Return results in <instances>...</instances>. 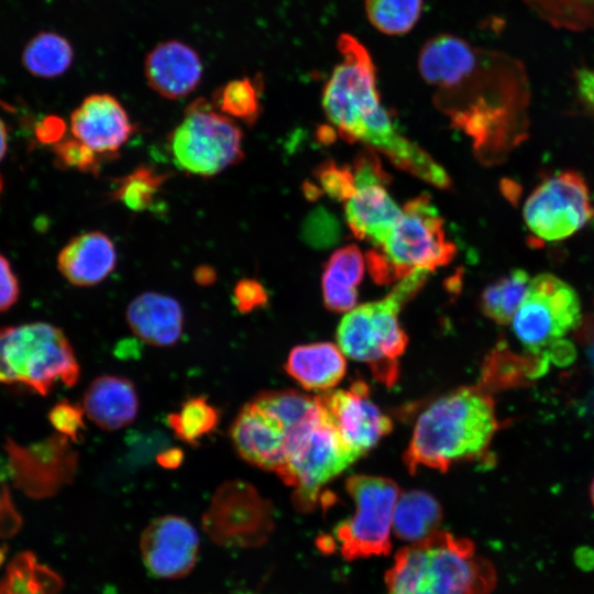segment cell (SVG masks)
<instances>
[{
  "instance_id": "1",
  "label": "cell",
  "mask_w": 594,
  "mask_h": 594,
  "mask_svg": "<svg viewBox=\"0 0 594 594\" xmlns=\"http://www.w3.org/2000/svg\"><path fill=\"white\" fill-rule=\"evenodd\" d=\"M418 69L427 84L438 88L442 101L453 99L454 123L479 146L522 139L530 88L516 57L440 34L420 50Z\"/></svg>"
},
{
  "instance_id": "2",
  "label": "cell",
  "mask_w": 594,
  "mask_h": 594,
  "mask_svg": "<svg viewBox=\"0 0 594 594\" xmlns=\"http://www.w3.org/2000/svg\"><path fill=\"white\" fill-rule=\"evenodd\" d=\"M341 62L322 91V107L330 122L348 141H362L383 152L397 167L406 164L417 145L399 133L382 106L376 69L367 48L353 35L338 40Z\"/></svg>"
},
{
  "instance_id": "3",
  "label": "cell",
  "mask_w": 594,
  "mask_h": 594,
  "mask_svg": "<svg viewBox=\"0 0 594 594\" xmlns=\"http://www.w3.org/2000/svg\"><path fill=\"white\" fill-rule=\"evenodd\" d=\"M497 430L494 403L481 387H461L421 413L403 455L408 471L419 466L447 471L453 463L479 458Z\"/></svg>"
},
{
  "instance_id": "4",
  "label": "cell",
  "mask_w": 594,
  "mask_h": 594,
  "mask_svg": "<svg viewBox=\"0 0 594 594\" xmlns=\"http://www.w3.org/2000/svg\"><path fill=\"white\" fill-rule=\"evenodd\" d=\"M385 583L386 594H490L496 572L471 540L435 531L396 553Z\"/></svg>"
},
{
  "instance_id": "5",
  "label": "cell",
  "mask_w": 594,
  "mask_h": 594,
  "mask_svg": "<svg viewBox=\"0 0 594 594\" xmlns=\"http://www.w3.org/2000/svg\"><path fill=\"white\" fill-rule=\"evenodd\" d=\"M429 273L416 270L383 299L354 307L339 323L337 339L343 354L367 364L374 378L387 387L398 378V358L408 343L398 314L425 285Z\"/></svg>"
},
{
  "instance_id": "6",
  "label": "cell",
  "mask_w": 594,
  "mask_h": 594,
  "mask_svg": "<svg viewBox=\"0 0 594 594\" xmlns=\"http://www.w3.org/2000/svg\"><path fill=\"white\" fill-rule=\"evenodd\" d=\"M80 369L65 333L46 322L0 328V384H22L46 396L79 380Z\"/></svg>"
},
{
  "instance_id": "7",
  "label": "cell",
  "mask_w": 594,
  "mask_h": 594,
  "mask_svg": "<svg viewBox=\"0 0 594 594\" xmlns=\"http://www.w3.org/2000/svg\"><path fill=\"white\" fill-rule=\"evenodd\" d=\"M175 165L199 177H212L243 157V132L229 116L205 98L194 100L169 136Z\"/></svg>"
},
{
  "instance_id": "8",
  "label": "cell",
  "mask_w": 594,
  "mask_h": 594,
  "mask_svg": "<svg viewBox=\"0 0 594 594\" xmlns=\"http://www.w3.org/2000/svg\"><path fill=\"white\" fill-rule=\"evenodd\" d=\"M359 458L321 410L317 420L289 438L286 462L277 475L294 488L296 508L307 512L317 504L321 487Z\"/></svg>"
},
{
  "instance_id": "9",
  "label": "cell",
  "mask_w": 594,
  "mask_h": 594,
  "mask_svg": "<svg viewBox=\"0 0 594 594\" xmlns=\"http://www.w3.org/2000/svg\"><path fill=\"white\" fill-rule=\"evenodd\" d=\"M396 279L416 270L433 271L450 263L454 244L446 237L443 221L427 195L408 201L403 215L380 246Z\"/></svg>"
},
{
  "instance_id": "10",
  "label": "cell",
  "mask_w": 594,
  "mask_h": 594,
  "mask_svg": "<svg viewBox=\"0 0 594 594\" xmlns=\"http://www.w3.org/2000/svg\"><path fill=\"white\" fill-rule=\"evenodd\" d=\"M345 487L354 502L355 513L336 531L342 556L354 560L387 554L398 486L386 477L352 475Z\"/></svg>"
},
{
  "instance_id": "11",
  "label": "cell",
  "mask_w": 594,
  "mask_h": 594,
  "mask_svg": "<svg viewBox=\"0 0 594 594\" xmlns=\"http://www.w3.org/2000/svg\"><path fill=\"white\" fill-rule=\"evenodd\" d=\"M581 318L576 292L551 274H539L529 282L522 302L513 318L519 341L531 352L552 349Z\"/></svg>"
},
{
  "instance_id": "12",
  "label": "cell",
  "mask_w": 594,
  "mask_h": 594,
  "mask_svg": "<svg viewBox=\"0 0 594 594\" xmlns=\"http://www.w3.org/2000/svg\"><path fill=\"white\" fill-rule=\"evenodd\" d=\"M202 525L218 543L260 544L273 529V508L252 484L227 481L215 492Z\"/></svg>"
},
{
  "instance_id": "13",
  "label": "cell",
  "mask_w": 594,
  "mask_h": 594,
  "mask_svg": "<svg viewBox=\"0 0 594 594\" xmlns=\"http://www.w3.org/2000/svg\"><path fill=\"white\" fill-rule=\"evenodd\" d=\"M590 193L575 172L559 173L539 185L526 200L524 219L529 230L547 241L562 240L593 217Z\"/></svg>"
},
{
  "instance_id": "14",
  "label": "cell",
  "mask_w": 594,
  "mask_h": 594,
  "mask_svg": "<svg viewBox=\"0 0 594 594\" xmlns=\"http://www.w3.org/2000/svg\"><path fill=\"white\" fill-rule=\"evenodd\" d=\"M6 450L15 486L31 497L54 495L75 476L78 454L63 435L30 447L8 441Z\"/></svg>"
},
{
  "instance_id": "15",
  "label": "cell",
  "mask_w": 594,
  "mask_h": 594,
  "mask_svg": "<svg viewBox=\"0 0 594 594\" xmlns=\"http://www.w3.org/2000/svg\"><path fill=\"white\" fill-rule=\"evenodd\" d=\"M353 175L355 193L345 205L348 224L358 239H365L381 246L400 219L403 210L386 191L384 185L388 175L374 155H360L355 161Z\"/></svg>"
},
{
  "instance_id": "16",
  "label": "cell",
  "mask_w": 594,
  "mask_h": 594,
  "mask_svg": "<svg viewBox=\"0 0 594 594\" xmlns=\"http://www.w3.org/2000/svg\"><path fill=\"white\" fill-rule=\"evenodd\" d=\"M315 398L341 439L360 458L392 430L391 419L370 399L362 381L354 382L349 389Z\"/></svg>"
},
{
  "instance_id": "17",
  "label": "cell",
  "mask_w": 594,
  "mask_h": 594,
  "mask_svg": "<svg viewBox=\"0 0 594 594\" xmlns=\"http://www.w3.org/2000/svg\"><path fill=\"white\" fill-rule=\"evenodd\" d=\"M140 549L148 572L162 579H177L194 568L199 550L195 527L185 518L166 515L144 529Z\"/></svg>"
},
{
  "instance_id": "18",
  "label": "cell",
  "mask_w": 594,
  "mask_h": 594,
  "mask_svg": "<svg viewBox=\"0 0 594 594\" xmlns=\"http://www.w3.org/2000/svg\"><path fill=\"white\" fill-rule=\"evenodd\" d=\"M72 136L98 154L113 157L134 133V125L112 95L100 92L87 96L72 112Z\"/></svg>"
},
{
  "instance_id": "19",
  "label": "cell",
  "mask_w": 594,
  "mask_h": 594,
  "mask_svg": "<svg viewBox=\"0 0 594 594\" xmlns=\"http://www.w3.org/2000/svg\"><path fill=\"white\" fill-rule=\"evenodd\" d=\"M230 438L238 454L253 466L277 473L286 462V429L252 400L232 421Z\"/></svg>"
},
{
  "instance_id": "20",
  "label": "cell",
  "mask_w": 594,
  "mask_h": 594,
  "mask_svg": "<svg viewBox=\"0 0 594 594\" xmlns=\"http://www.w3.org/2000/svg\"><path fill=\"white\" fill-rule=\"evenodd\" d=\"M204 73L197 51L179 40L155 45L144 61L147 85L160 96L177 100L187 97L199 86Z\"/></svg>"
},
{
  "instance_id": "21",
  "label": "cell",
  "mask_w": 594,
  "mask_h": 594,
  "mask_svg": "<svg viewBox=\"0 0 594 594\" xmlns=\"http://www.w3.org/2000/svg\"><path fill=\"white\" fill-rule=\"evenodd\" d=\"M117 250L109 235L99 230L82 232L59 251L57 268L64 278L79 287L105 280L117 265Z\"/></svg>"
},
{
  "instance_id": "22",
  "label": "cell",
  "mask_w": 594,
  "mask_h": 594,
  "mask_svg": "<svg viewBox=\"0 0 594 594\" xmlns=\"http://www.w3.org/2000/svg\"><path fill=\"white\" fill-rule=\"evenodd\" d=\"M125 319L141 341L154 346L176 344L184 329V310L179 301L156 292H144L131 300Z\"/></svg>"
},
{
  "instance_id": "23",
  "label": "cell",
  "mask_w": 594,
  "mask_h": 594,
  "mask_svg": "<svg viewBox=\"0 0 594 594\" xmlns=\"http://www.w3.org/2000/svg\"><path fill=\"white\" fill-rule=\"evenodd\" d=\"M139 406L134 384L119 375L98 376L88 385L82 399L85 415L106 431H117L132 424Z\"/></svg>"
},
{
  "instance_id": "24",
  "label": "cell",
  "mask_w": 594,
  "mask_h": 594,
  "mask_svg": "<svg viewBox=\"0 0 594 594\" xmlns=\"http://www.w3.org/2000/svg\"><path fill=\"white\" fill-rule=\"evenodd\" d=\"M346 363L339 346L328 343H310L295 346L288 354L285 371L302 387L327 391L344 376Z\"/></svg>"
},
{
  "instance_id": "25",
  "label": "cell",
  "mask_w": 594,
  "mask_h": 594,
  "mask_svg": "<svg viewBox=\"0 0 594 594\" xmlns=\"http://www.w3.org/2000/svg\"><path fill=\"white\" fill-rule=\"evenodd\" d=\"M364 264L362 253L354 245L333 252L322 275L323 301L328 309L342 312L355 307Z\"/></svg>"
},
{
  "instance_id": "26",
  "label": "cell",
  "mask_w": 594,
  "mask_h": 594,
  "mask_svg": "<svg viewBox=\"0 0 594 594\" xmlns=\"http://www.w3.org/2000/svg\"><path fill=\"white\" fill-rule=\"evenodd\" d=\"M442 509L437 499L422 491L399 493L394 506L392 527L395 535L417 542L437 531Z\"/></svg>"
},
{
  "instance_id": "27",
  "label": "cell",
  "mask_w": 594,
  "mask_h": 594,
  "mask_svg": "<svg viewBox=\"0 0 594 594\" xmlns=\"http://www.w3.org/2000/svg\"><path fill=\"white\" fill-rule=\"evenodd\" d=\"M74 62L70 42L59 33L43 31L22 52V65L33 76L48 79L65 74Z\"/></svg>"
},
{
  "instance_id": "28",
  "label": "cell",
  "mask_w": 594,
  "mask_h": 594,
  "mask_svg": "<svg viewBox=\"0 0 594 594\" xmlns=\"http://www.w3.org/2000/svg\"><path fill=\"white\" fill-rule=\"evenodd\" d=\"M251 400L276 418L286 429L288 438L321 415L315 397L293 389L264 391Z\"/></svg>"
},
{
  "instance_id": "29",
  "label": "cell",
  "mask_w": 594,
  "mask_h": 594,
  "mask_svg": "<svg viewBox=\"0 0 594 594\" xmlns=\"http://www.w3.org/2000/svg\"><path fill=\"white\" fill-rule=\"evenodd\" d=\"M169 176V173L158 172L154 166L140 165L112 180L109 201H118L131 211H145L153 207L157 194Z\"/></svg>"
},
{
  "instance_id": "30",
  "label": "cell",
  "mask_w": 594,
  "mask_h": 594,
  "mask_svg": "<svg viewBox=\"0 0 594 594\" xmlns=\"http://www.w3.org/2000/svg\"><path fill=\"white\" fill-rule=\"evenodd\" d=\"M529 282L527 272L514 270L483 290L481 310L499 324L509 323L525 298Z\"/></svg>"
},
{
  "instance_id": "31",
  "label": "cell",
  "mask_w": 594,
  "mask_h": 594,
  "mask_svg": "<svg viewBox=\"0 0 594 594\" xmlns=\"http://www.w3.org/2000/svg\"><path fill=\"white\" fill-rule=\"evenodd\" d=\"M61 581L32 553L16 556L0 581V594H57Z\"/></svg>"
},
{
  "instance_id": "32",
  "label": "cell",
  "mask_w": 594,
  "mask_h": 594,
  "mask_svg": "<svg viewBox=\"0 0 594 594\" xmlns=\"http://www.w3.org/2000/svg\"><path fill=\"white\" fill-rule=\"evenodd\" d=\"M261 91L258 79L238 78L218 88L212 95V103L222 113L251 127L261 113Z\"/></svg>"
},
{
  "instance_id": "33",
  "label": "cell",
  "mask_w": 594,
  "mask_h": 594,
  "mask_svg": "<svg viewBox=\"0 0 594 594\" xmlns=\"http://www.w3.org/2000/svg\"><path fill=\"white\" fill-rule=\"evenodd\" d=\"M220 421L219 409L204 396L185 400L180 409L167 416V424L175 436L188 444L215 431Z\"/></svg>"
},
{
  "instance_id": "34",
  "label": "cell",
  "mask_w": 594,
  "mask_h": 594,
  "mask_svg": "<svg viewBox=\"0 0 594 594\" xmlns=\"http://www.w3.org/2000/svg\"><path fill=\"white\" fill-rule=\"evenodd\" d=\"M422 6V0H365V13L381 33L403 35L416 25Z\"/></svg>"
},
{
  "instance_id": "35",
  "label": "cell",
  "mask_w": 594,
  "mask_h": 594,
  "mask_svg": "<svg viewBox=\"0 0 594 594\" xmlns=\"http://www.w3.org/2000/svg\"><path fill=\"white\" fill-rule=\"evenodd\" d=\"M527 363L525 359L518 358L505 348L496 346L485 360L479 387L486 392L514 385L527 375L524 366Z\"/></svg>"
},
{
  "instance_id": "36",
  "label": "cell",
  "mask_w": 594,
  "mask_h": 594,
  "mask_svg": "<svg viewBox=\"0 0 594 594\" xmlns=\"http://www.w3.org/2000/svg\"><path fill=\"white\" fill-rule=\"evenodd\" d=\"M526 1L540 15H543L556 0ZM556 8L559 9L551 22L552 24L574 30L594 29V0H558L546 18L548 21L552 16Z\"/></svg>"
},
{
  "instance_id": "37",
  "label": "cell",
  "mask_w": 594,
  "mask_h": 594,
  "mask_svg": "<svg viewBox=\"0 0 594 594\" xmlns=\"http://www.w3.org/2000/svg\"><path fill=\"white\" fill-rule=\"evenodd\" d=\"M53 151L59 165L95 175L98 174L103 158H111L98 154L74 136L56 142Z\"/></svg>"
},
{
  "instance_id": "38",
  "label": "cell",
  "mask_w": 594,
  "mask_h": 594,
  "mask_svg": "<svg viewBox=\"0 0 594 594\" xmlns=\"http://www.w3.org/2000/svg\"><path fill=\"white\" fill-rule=\"evenodd\" d=\"M337 218L324 208L315 209L304 221L302 238L314 248H328L340 239Z\"/></svg>"
},
{
  "instance_id": "39",
  "label": "cell",
  "mask_w": 594,
  "mask_h": 594,
  "mask_svg": "<svg viewBox=\"0 0 594 594\" xmlns=\"http://www.w3.org/2000/svg\"><path fill=\"white\" fill-rule=\"evenodd\" d=\"M317 178L322 189L333 199L348 200L355 193L354 175L349 167L327 162L318 168Z\"/></svg>"
},
{
  "instance_id": "40",
  "label": "cell",
  "mask_w": 594,
  "mask_h": 594,
  "mask_svg": "<svg viewBox=\"0 0 594 594\" xmlns=\"http://www.w3.org/2000/svg\"><path fill=\"white\" fill-rule=\"evenodd\" d=\"M84 415L82 406L63 400L51 409L48 420L59 435L75 442L85 428Z\"/></svg>"
},
{
  "instance_id": "41",
  "label": "cell",
  "mask_w": 594,
  "mask_h": 594,
  "mask_svg": "<svg viewBox=\"0 0 594 594\" xmlns=\"http://www.w3.org/2000/svg\"><path fill=\"white\" fill-rule=\"evenodd\" d=\"M268 294L264 286L254 278H242L233 288V304L241 314H249L265 307Z\"/></svg>"
},
{
  "instance_id": "42",
  "label": "cell",
  "mask_w": 594,
  "mask_h": 594,
  "mask_svg": "<svg viewBox=\"0 0 594 594\" xmlns=\"http://www.w3.org/2000/svg\"><path fill=\"white\" fill-rule=\"evenodd\" d=\"M19 283L8 260L0 254V312L12 307L19 297Z\"/></svg>"
},
{
  "instance_id": "43",
  "label": "cell",
  "mask_w": 594,
  "mask_h": 594,
  "mask_svg": "<svg viewBox=\"0 0 594 594\" xmlns=\"http://www.w3.org/2000/svg\"><path fill=\"white\" fill-rule=\"evenodd\" d=\"M21 526V517L7 487H0V537H11Z\"/></svg>"
},
{
  "instance_id": "44",
  "label": "cell",
  "mask_w": 594,
  "mask_h": 594,
  "mask_svg": "<svg viewBox=\"0 0 594 594\" xmlns=\"http://www.w3.org/2000/svg\"><path fill=\"white\" fill-rule=\"evenodd\" d=\"M576 87L585 106L594 112V68H583L576 73Z\"/></svg>"
},
{
  "instance_id": "45",
  "label": "cell",
  "mask_w": 594,
  "mask_h": 594,
  "mask_svg": "<svg viewBox=\"0 0 594 594\" xmlns=\"http://www.w3.org/2000/svg\"><path fill=\"white\" fill-rule=\"evenodd\" d=\"M184 452L179 448H166L156 454L157 463L168 470L177 469L184 462Z\"/></svg>"
},
{
  "instance_id": "46",
  "label": "cell",
  "mask_w": 594,
  "mask_h": 594,
  "mask_svg": "<svg viewBox=\"0 0 594 594\" xmlns=\"http://www.w3.org/2000/svg\"><path fill=\"white\" fill-rule=\"evenodd\" d=\"M193 277L200 286H210L217 280V273L212 266L202 264L194 270Z\"/></svg>"
},
{
  "instance_id": "47",
  "label": "cell",
  "mask_w": 594,
  "mask_h": 594,
  "mask_svg": "<svg viewBox=\"0 0 594 594\" xmlns=\"http://www.w3.org/2000/svg\"><path fill=\"white\" fill-rule=\"evenodd\" d=\"M8 148V132L4 122L0 118V162Z\"/></svg>"
},
{
  "instance_id": "48",
  "label": "cell",
  "mask_w": 594,
  "mask_h": 594,
  "mask_svg": "<svg viewBox=\"0 0 594 594\" xmlns=\"http://www.w3.org/2000/svg\"><path fill=\"white\" fill-rule=\"evenodd\" d=\"M591 499H592V503L594 505V480H593L592 485H591Z\"/></svg>"
},
{
  "instance_id": "49",
  "label": "cell",
  "mask_w": 594,
  "mask_h": 594,
  "mask_svg": "<svg viewBox=\"0 0 594 594\" xmlns=\"http://www.w3.org/2000/svg\"><path fill=\"white\" fill-rule=\"evenodd\" d=\"M3 559H4V549L0 548V564L2 563Z\"/></svg>"
},
{
  "instance_id": "50",
  "label": "cell",
  "mask_w": 594,
  "mask_h": 594,
  "mask_svg": "<svg viewBox=\"0 0 594 594\" xmlns=\"http://www.w3.org/2000/svg\"><path fill=\"white\" fill-rule=\"evenodd\" d=\"M1 189H2V179L0 177V191H1Z\"/></svg>"
}]
</instances>
